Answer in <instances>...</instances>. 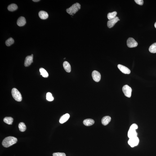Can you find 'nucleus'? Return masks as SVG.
I'll list each match as a JSON object with an SVG mask.
<instances>
[{
    "mask_svg": "<svg viewBox=\"0 0 156 156\" xmlns=\"http://www.w3.org/2000/svg\"><path fill=\"white\" fill-rule=\"evenodd\" d=\"M17 141L16 138L9 136L4 139L2 141V145L5 148H8L16 143Z\"/></svg>",
    "mask_w": 156,
    "mask_h": 156,
    "instance_id": "obj_1",
    "label": "nucleus"
},
{
    "mask_svg": "<svg viewBox=\"0 0 156 156\" xmlns=\"http://www.w3.org/2000/svg\"><path fill=\"white\" fill-rule=\"evenodd\" d=\"M80 8V5L79 3H76L73 4L69 8L67 9L66 11L70 15H73L76 14Z\"/></svg>",
    "mask_w": 156,
    "mask_h": 156,
    "instance_id": "obj_2",
    "label": "nucleus"
},
{
    "mask_svg": "<svg viewBox=\"0 0 156 156\" xmlns=\"http://www.w3.org/2000/svg\"><path fill=\"white\" fill-rule=\"evenodd\" d=\"M138 128V126L136 124H133L130 127L128 132V136L129 138L137 136V133L136 130Z\"/></svg>",
    "mask_w": 156,
    "mask_h": 156,
    "instance_id": "obj_3",
    "label": "nucleus"
},
{
    "mask_svg": "<svg viewBox=\"0 0 156 156\" xmlns=\"http://www.w3.org/2000/svg\"><path fill=\"white\" fill-rule=\"evenodd\" d=\"M12 95L13 97L16 101H21L22 100V97L20 92L17 89L14 88L12 90Z\"/></svg>",
    "mask_w": 156,
    "mask_h": 156,
    "instance_id": "obj_4",
    "label": "nucleus"
},
{
    "mask_svg": "<svg viewBox=\"0 0 156 156\" xmlns=\"http://www.w3.org/2000/svg\"><path fill=\"white\" fill-rule=\"evenodd\" d=\"M123 93L127 97L130 98L131 97L132 92V89L127 85H125L122 88Z\"/></svg>",
    "mask_w": 156,
    "mask_h": 156,
    "instance_id": "obj_5",
    "label": "nucleus"
},
{
    "mask_svg": "<svg viewBox=\"0 0 156 156\" xmlns=\"http://www.w3.org/2000/svg\"><path fill=\"white\" fill-rule=\"evenodd\" d=\"M139 143V139L137 136L130 138L128 141L129 145L132 148L137 146Z\"/></svg>",
    "mask_w": 156,
    "mask_h": 156,
    "instance_id": "obj_6",
    "label": "nucleus"
},
{
    "mask_svg": "<svg viewBox=\"0 0 156 156\" xmlns=\"http://www.w3.org/2000/svg\"><path fill=\"white\" fill-rule=\"evenodd\" d=\"M127 46L130 48L136 47L138 45L137 42L132 38H128L127 41Z\"/></svg>",
    "mask_w": 156,
    "mask_h": 156,
    "instance_id": "obj_7",
    "label": "nucleus"
},
{
    "mask_svg": "<svg viewBox=\"0 0 156 156\" xmlns=\"http://www.w3.org/2000/svg\"><path fill=\"white\" fill-rule=\"evenodd\" d=\"M92 76L93 80L95 82H98L100 80L101 75L99 72L96 71H94L92 72Z\"/></svg>",
    "mask_w": 156,
    "mask_h": 156,
    "instance_id": "obj_8",
    "label": "nucleus"
},
{
    "mask_svg": "<svg viewBox=\"0 0 156 156\" xmlns=\"http://www.w3.org/2000/svg\"><path fill=\"white\" fill-rule=\"evenodd\" d=\"M118 67L122 72L124 74H130L131 72V70L128 68L121 64H118Z\"/></svg>",
    "mask_w": 156,
    "mask_h": 156,
    "instance_id": "obj_9",
    "label": "nucleus"
},
{
    "mask_svg": "<svg viewBox=\"0 0 156 156\" xmlns=\"http://www.w3.org/2000/svg\"><path fill=\"white\" fill-rule=\"evenodd\" d=\"M33 55L32 54L31 56H27L25 58L24 63V65L25 67L29 66L33 62Z\"/></svg>",
    "mask_w": 156,
    "mask_h": 156,
    "instance_id": "obj_10",
    "label": "nucleus"
},
{
    "mask_svg": "<svg viewBox=\"0 0 156 156\" xmlns=\"http://www.w3.org/2000/svg\"><path fill=\"white\" fill-rule=\"evenodd\" d=\"M118 20L119 19L118 17H116L114 18L109 20L107 22V26L109 28L113 27L114 26L115 24L118 21Z\"/></svg>",
    "mask_w": 156,
    "mask_h": 156,
    "instance_id": "obj_11",
    "label": "nucleus"
},
{
    "mask_svg": "<svg viewBox=\"0 0 156 156\" xmlns=\"http://www.w3.org/2000/svg\"><path fill=\"white\" fill-rule=\"evenodd\" d=\"M26 23L25 19L24 17H21L18 19L17 24L20 26H23L25 25Z\"/></svg>",
    "mask_w": 156,
    "mask_h": 156,
    "instance_id": "obj_12",
    "label": "nucleus"
},
{
    "mask_svg": "<svg viewBox=\"0 0 156 156\" xmlns=\"http://www.w3.org/2000/svg\"><path fill=\"white\" fill-rule=\"evenodd\" d=\"M111 120V118L109 116H106L103 117L101 120V123L104 126L107 125Z\"/></svg>",
    "mask_w": 156,
    "mask_h": 156,
    "instance_id": "obj_13",
    "label": "nucleus"
},
{
    "mask_svg": "<svg viewBox=\"0 0 156 156\" xmlns=\"http://www.w3.org/2000/svg\"><path fill=\"white\" fill-rule=\"evenodd\" d=\"M70 117V115L69 114H66L63 115L60 118L59 120V122L60 123L63 124L67 122Z\"/></svg>",
    "mask_w": 156,
    "mask_h": 156,
    "instance_id": "obj_14",
    "label": "nucleus"
},
{
    "mask_svg": "<svg viewBox=\"0 0 156 156\" xmlns=\"http://www.w3.org/2000/svg\"><path fill=\"white\" fill-rule=\"evenodd\" d=\"M38 15L40 18L42 20H46L48 17V14L46 12L44 11H40Z\"/></svg>",
    "mask_w": 156,
    "mask_h": 156,
    "instance_id": "obj_15",
    "label": "nucleus"
},
{
    "mask_svg": "<svg viewBox=\"0 0 156 156\" xmlns=\"http://www.w3.org/2000/svg\"><path fill=\"white\" fill-rule=\"evenodd\" d=\"M63 66L66 71L67 72H70L71 70V68L70 64L68 62H64L63 63Z\"/></svg>",
    "mask_w": 156,
    "mask_h": 156,
    "instance_id": "obj_16",
    "label": "nucleus"
},
{
    "mask_svg": "<svg viewBox=\"0 0 156 156\" xmlns=\"http://www.w3.org/2000/svg\"><path fill=\"white\" fill-rule=\"evenodd\" d=\"M83 123L84 125L86 126H90L92 125L95 123V121L91 119H87L83 121Z\"/></svg>",
    "mask_w": 156,
    "mask_h": 156,
    "instance_id": "obj_17",
    "label": "nucleus"
},
{
    "mask_svg": "<svg viewBox=\"0 0 156 156\" xmlns=\"http://www.w3.org/2000/svg\"><path fill=\"white\" fill-rule=\"evenodd\" d=\"M13 120V118L11 117H6L4 119V122L8 125L12 124Z\"/></svg>",
    "mask_w": 156,
    "mask_h": 156,
    "instance_id": "obj_18",
    "label": "nucleus"
},
{
    "mask_svg": "<svg viewBox=\"0 0 156 156\" xmlns=\"http://www.w3.org/2000/svg\"><path fill=\"white\" fill-rule=\"evenodd\" d=\"M18 6L16 4H11L8 7V9L11 11H13L17 9Z\"/></svg>",
    "mask_w": 156,
    "mask_h": 156,
    "instance_id": "obj_19",
    "label": "nucleus"
},
{
    "mask_svg": "<svg viewBox=\"0 0 156 156\" xmlns=\"http://www.w3.org/2000/svg\"><path fill=\"white\" fill-rule=\"evenodd\" d=\"M41 75L44 78H47L48 77V74L46 70L42 68H41L39 69Z\"/></svg>",
    "mask_w": 156,
    "mask_h": 156,
    "instance_id": "obj_20",
    "label": "nucleus"
},
{
    "mask_svg": "<svg viewBox=\"0 0 156 156\" xmlns=\"http://www.w3.org/2000/svg\"><path fill=\"white\" fill-rule=\"evenodd\" d=\"M117 14V12L114 11L112 13H109L107 15L108 18L109 20L114 18L115 17Z\"/></svg>",
    "mask_w": 156,
    "mask_h": 156,
    "instance_id": "obj_21",
    "label": "nucleus"
},
{
    "mask_svg": "<svg viewBox=\"0 0 156 156\" xmlns=\"http://www.w3.org/2000/svg\"><path fill=\"white\" fill-rule=\"evenodd\" d=\"M19 130L21 132H24L26 130V126L23 122H21L18 125Z\"/></svg>",
    "mask_w": 156,
    "mask_h": 156,
    "instance_id": "obj_22",
    "label": "nucleus"
},
{
    "mask_svg": "<svg viewBox=\"0 0 156 156\" xmlns=\"http://www.w3.org/2000/svg\"><path fill=\"white\" fill-rule=\"evenodd\" d=\"M149 51L152 53H156V42L151 45L149 47Z\"/></svg>",
    "mask_w": 156,
    "mask_h": 156,
    "instance_id": "obj_23",
    "label": "nucleus"
},
{
    "mask_svg": "<svg viewBox=\"0 0 156 156\" xmlns=\"http://www.w3.org/2000/svg\"><path fill=\"white\" fill-rule=\"evenodd\" d=\"M14 42V41L13 38H10L6 41L5 43L6 46H9L13 44Z\"/></svg>",
    "mask_w": 156,
    "mask_h": 156,
    "instance_id": "obj_24",
    "label": "nucleus"
},
{
    "mask_svg": "<svg viewBox=\"0 0 156 156\" xmlns=\"http://www.w3.org/2000/svg\"><path fill=\"white\" fill-rule=\"evenodd\" d=\"M46 99L49 101H52L54 100V98L52 94L50 92L47 93L46 94Z\"/></svg>",
    "mask_w": 156,
    "mask_h": 156,
    "instance_id": "obj_25",
    "label": "nucleus"
},
{
    "mask_svg": "<svg viewBox=\"0 0 156 156\" xmlns=\"http://www.w3.org/2000/svg\"><path fill=\"white\" fill-rule=\"evenodd\" d=\"M53 156H66L65 153H55L53 154Z\"/></svg>",
    "mask_w": 156,
    "mask_h": 156,
    "instance_id": "obj_26",
    "label": "nucleus"
},
{
    "mask_svg": "<svg viewBox=\"0 0 156 156\" xmlns=\"http://www.w3.org/2000/svg\"><path fill=\"white\" fill-rule=\"evenodd\" d=\"M136 3L140 5H142L143 4V0H135Z\"/></svg>",
    "mask_w": 156,
    "mask_h": 156,
    "instance_id": "obj_27",
    "label": "nucleus"
},
{
    "mask_svg": "<svg viewBox=\"0 0 156 156\" xmlns=\"http://www.w3.org/2000/svg\"><path fill=\"white\" fill-rule=\"evenodd\" d=\"M33 1L34 2H38L40 0H33Z\"/></svg>",
    "mask_w": 156,
    "mask_h": 156,
    "instance_id": "obj_28",
    "label": "nucleus"
},
{
    "mask_svg": "<svg viewBox=\"0 0 156 156\" xmlns=\"http://www.w3.org/2000/svg\"><path fill=\"white\" fill-rule=\"evenodd\" d=\"M154 26L155 27V28H156V22L155 23V24H154Z\"/></svg>",
    "mask_w": 156,
    "mask_h": 156,
    "instance_id": "obj_29",
    "label": "nucleus"
}]
</instances>
